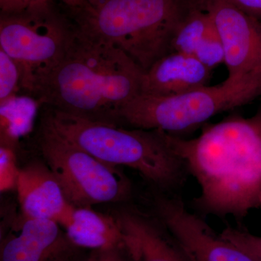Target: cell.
<instances>
[{
    "label": "cell",
    "instance_id": "19",
    "mask_svg": "<svg viewBox=\"0 0 261 261\" xmlns=\"http://www.w3.org/2000/svg\"><path fill=\"white\" fill-rule=\"evenodd\" d=\"M221 234L223 238L240 247L257 261H261V237L252 234L241 226H228Z\"/></svg>",
    "mask_w": 261,
    "mask_h": 261
},
{
    "label": "cell",
    "instance_id": "11",
    "mask_svg": "<svg viewBox=\"0 0 261 261\" xmlns=\"http://www.w3.org/2000/svg\"><path fill=\"white\" fill-rule=\"evenodd\" d=\"M132 261H192L179 242L155 216L135 208L115 216Z\"/></svg>",
    "mask_w": 261,
    "mask_h": 261
},
{
    "label": "cell",
    "instance_id": "4",
    "mask_svg": "<svg viewBox=\"0 0 261 261\" xmlns=\"http://www.w3.org/2000/svg\"><path fill=\"white\" fill-rule=\"evenodd\" d=\"M192 0H87L71 10L74 27L121 49L145 71L172 51L178 25Z\"/></svg>",
    "mask_w": 261,
    "mask_h": 261
},
{
    "label": "cell",
    "instance_id": "12",
    "mask_svg": "<svg viewBox=\"0 0 261 261\" xmlns=\"http://www.w3.org/2000/svg\"><path fill=\"white\" fill-rule=\"evenodd\" d=\"M22 217L62 224L73 205L45 162L32 161L20 168L16 187Z\"/></svg>",
    "mask_w": 261,
    "mask_h": 261
},
{
    "label": "cell",
    "instance_id": "10",
    "mask_svg": "<svg viewBox=\"0 0 261 261\" xmlns=\"http://www.w3.org/2000/svg\"><path fill=\"white\" fill-rule=\"evenodd\" d=\"M10 228L1 233L0 261H77L82 255L56 221L20 216Z\"/></svg>",
    "mask_w": 261,
    "mask_h": 261
},
{
    "label": "cell",
    "instance_id": "5",
    "mask_svg": "<svg viewBox=\"0 0 261 261\" xmlns=\"http://www.w3.org/2000/svg\"><path fill=\"white\" fill-rule=\"evenodd\" d=\"M261 96V77H228L219 85L205 86L167 97L140 94L125 105L117 121L134 128L186 133L211 118L252 102Z\"/></svg>",
    "mask_w": 261,
    "mask_h": 261
},
{
    "label": "cell",
    "instance_id": "22",
    "mask_svg": "<svg viewBox=\"0 0 261 261\" xmlns=\"http://www.w3.org/2000/svg\"><path fill=\"white\" fill-rule=\"evenodd\" d=\"M244 13L261 20V0H228Z\"/></svg>",
    "mask_w": 261,
    "mask_h": 261
},
{
    "label": "cell",
    "instance_id": "3",
    "mask_svg": "<svg viewBox=\"0 0 261 261\" xmlns=\"http://www.w3.org/2000/svg\"><path fill=\"white\" fill-rule=\"evenodd\" d=\"M42 121L103 163L135 170L158 191L176 194L186 181V167L162 130L127 129L48 107Z\"/></svg>",
    "mask_w": 261,
    "mask_h": 261
},
{
    "label": "cell",
    "instance_id": "20",
    "mask_svg": "<svg viewBox=\"0 0 261 261\" xmlns=\"http://www.w3.org/2000/svg\"><path fill=\"white\" fill-rule=\"evenodd\" d=\"M1 15L41 14L53 10L51 0H0Z\"/></svg>",
    "mask_w": 261,
    "mask_h": 261
},
{
    "label": "cell",
    "instance_id": "18",
    "mask_svg": "<svg viewBox=\"0 0 261 261\" xmlns=\"http://www.w3.org/2000/svg\"><path fill=\"white\" fill-rule=\"evenodd\" d=\"M20 168L17 163L16 148L0 143V191L16 190Z\"/></svg>",
    "mask_w": 261,
    "mask_h": 261
},
{
    "label": "cell",
    "instance_id": "23",
    "mask_svg": "<svg viewBox=\"0 0 261 261\" xmlns=\"http://www.w3.org/2000/svg\"><path fill=\"white\" fill-rule=\"evenodd\" d=\"M70 10L76 9L84 4L87 0H60Z\"/></svg>",
    "mask_w": 261,
    "mask_h": 261
},
{
    "label": "cell",
    "instance_id": "13",
    "mask_svg": "<svg viewBox=\"0 0 261 261\" xmlns=\"http://www.w3.org/2000/svg\"><path fill=\"white\" fill-rule=\"evenodd\" d=\"M212 70L191 55L172 51L145 72L140 94L167 97L191 92L207 86Z\"/></svg>",
    "mask_w": 261,
    "mask_h": 261
},
{
    "label": "cell",
    "instance_id": "16",
    "mask_svg": "<svg viewBox=\"0 0 261 261\" xmlns=\"http://www.w3.org/2000/svg\"><path fill=\"white\" fill-rule=\"evenodd\" d=\"M39 102L17 96L0 104V143L17 148L20 139L32 132Z\"/></svg>",
    "mask_w": 261,
    "mask_h": 261
},
{
    "label": "cell",
    "instance_id": "2",
    "mask_svg": "<svg viewBox=\"0 0 261 261\" xmlns=\"http://www.w3.org/2000/svg\"><path fill=\"white\" fill-rule=\"evenodd\" d=\"M144 73L121 49L74 27L64 56L36 84L30 97L53 109L115 123L120 110L140 94Z\"/></svg>",
    "mask_w": 261,
    "mask_h": 261
},
{
    "label": "cell",
    "instance_id": "17",
    "mask_svg": "<svg viewBox=\"0 0 261 261\" xmlns=\"http://www.w3.org/2000/svg\"><path fill=\"white\" fill-rule=\"evenodd\" d=\"M21 74L18 65L0 49V104L17 96L20 90Z\"/></svg>",
    "mask_w": 261,
    "mask_h": 261
},
{
    "label": "cell",
    "instance_id": "9",
    "mask_svg": "<svg viewBox=\"0 0 261 261\" xmlns=\"http://www.w3.org/2000/svg\"><path fill=\"white\" fill-rule=\"evenodd\" d=\"M200 4L222 41L228 76H261V20L228 0H200Z\"/></svg>",
    "mask_w": 261,
    "mask_h": 261
},
{
    "label": "cell",
    "instance_id": "21",
    "mask_svg": "<svg viewBox=\"0 0 261 261\" xmlns=\"http://www.w3.org/2000/svg\"><path fill=\"white\" fill-rule=\"evenodd\" d=\"M78 261H132L123 245L106 249L91 250L82 255Z\"/></svg>",
    "mask_w": 261,
    "mask_h": 261
},
{
    "label": "cell",
    "instance_id": "24",
    "mask_svg": "<svg viewBox=\"0 0 261 261\" xmlns=\"http://www.w3.org/2000/svg\"><path fill=\"white\" fill-rule=\"evenodd\" d=\"M78 260H77V261H78Z\"/></svg>",
    "mask_w": 261,
    "mask_h": 261
},
{
    "label": "cell",
    "instance_id": "14",
    "mask_svg": "<svg viewBox=\"0 0 261 261\" xmlns=\"http://www.w3.org/2000/svg\"><path fill=\"white\" fill-rule=\"evenodd\" d=\"M172 51L195 57L211 69L224 63L222 41L211 15L196 2L178 25Z\"/></svg>",
    "mask_w": 261,
    "mask_h": 261
},
{
    "label": "cell",
    "instance_id": "6",
    "mask_svg": "<svg viewBox=\"0 0 261 261\" xmlns=\"http://www.w3.org/2000/svg\"><path fill=\"white\" fill-rule=\"evenodd\" d=\"M39 145L72 205L92 207L129 198L130 182L118 167L96 159L43 121Z\"/></svg>",
    "mask_w": 261,
    "mask_h": 261
},
{
    "label": "cell",
    "instance_id": "1",
    "mask_svg": "<svg viewBox=\"0 0 261 261\" xmlns=\"http://www.w3.org/2000/svg\"><path fill=\"white\" fill-rule=\"evenodd\" d=\"M164 133L200 188L191 205L201 216L245 219L261 211V106L255 114H238L204 125L194 139Z\"/></svg>",
    "mask_w": 261,
    "mask_h": 261
},
{
    "label": "cell",
    "instance_id": "8",
    "mask_svg": "<svg viewBox=\"0 0 261 261\" xmlns=\"http://www.w3.org/2000/svg\"><path fill=\"white\" fill-rule=\"evenodd\" d=\"M154 215L179 242L192 261H257L216 233L176 194L158 191Z\"/></svg>",
    "mask_w": 261,
    "mask_h": 261
},
{
    "label": "cell",
    "instance_id": "15",
    "mask_svg": "<svg viewBox=\"0 0 261 261\" xmlns=\"http://www.w3.org/2000/svg\"><path fill=\"white\" fill-rule=\"evenodd\" d=\"M61 226L70 243L82 250H106L123 245L116 218L73 206Z\"/></svg>",
    "mask_w": 261,
    "mask_h": 261
},
{
    "label": "cell",
    "instance_id": "7",
    "mask_svg": "<svg viewBox=\"0 0 261 261\" xmlns=\"http://www.w3.org/2000/svg\"><path fill=\"white\" fill-rule=\"evenodd\" d=\"M74 34L54 10L41 14L1 15L0 49L18 65L20 89L31 96L36 84L64 56Z\"/></svg>",
    "mask_w": 261,
    "mask_h": 261
}]
</instances>
